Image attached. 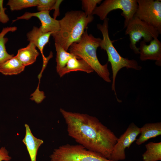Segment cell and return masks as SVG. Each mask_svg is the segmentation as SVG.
I'll return each instance as SVG.
<instances>
[{
	"mask_svg": "<svg viewBox=\"0 0 161 161\" xmlns=\"http://www.w3.org/2000/svg\"><path fill=\"white\" fill-rule=\"evenodd\" d=\"M39 54L36 46L30 42L26 47L19 49L16 56L26 66L34 63Z\"/></svg>",
	"mask_w": 161,
	"mask_h": 161,
	"instance_id": "obj_16",
	"label": "cell"
},
{
	"mask_svg": "<svg viewBox=\"0 0 161 161\" xmlns=\"http://www.w3.org/2000/svg\"><path fill=\"white\" fill-rule=\"evenodd\" d=\"M51 161H116L107 158L78 145L66 144L54 150Z\"/></svg>",
	"mask_w": 161,
	"mask_h": 161,
	"instance_id": "obj_5",
	"label": "cell"
},
{
	"mask_svg": "<svg viewBox=\"0 0 161 161\" xmlns=\"http://www.w3.org/2000/svg\"><path fill=\"white\" fill-rule=\"evenodd\" d=\"M63 1L61 0H56L52 8V10H54L53 18L55 19H56L57 17L59 16V7Z\"/></svg>",
	"mask_w": 161,
	"mask_h": 161,
	"instance_id": "obj_26",
	"label": "cell"
},
{
	"mask_svg": "<svg viewBox=\"0 0 161 161\" xmlns=\"http://www.w3.org/2000/svg\"><path fill=\"white\" fill-rule=\"evenodd\" d=\"M137 0H105L97 6L92 15H96L103 21L111 11L117 9L122 11L121 15L124 18V28L134 17L137 8Z\"/></svg>",
	"mask_w": 161,
	"mask_h": 161,
	"instance_id": "obj_7",
	"label": "cell"
},
{
	"mask_svg": "<svg viewBox=\"0 0 161 161\" xmlns=\"http://www.w3.org/2000/svg\"><path fill=\"white\" fill-rule=\"evenodd\" d=\"M78 71L88 73L94 71L91 67L84 60L74 56L69 60L65 66L58 74L61 77L70 72Z\"/></svg>",
	"mask_w": 161,
	"mask_h": 161,
	"instance_id": "obj_13",
	"label": "cell"
},
{
	"mask_svg": "<svg viewBox=\"0 0 161 161\" xmlns=\"http://www.w3.org/2000/svg\"><path fill=\"white\" fill-rule=\"evenodd\" d=\"M86 30L79 40L70 46L68 49L69 52L84 60L103 80L111 83L108 63L101 64L97 55V50L100 47L102 39L89 34Z\"/></svg>",
	"mask_w": 161,
	"mask_h": 161,
	"instance_id": "obj_3",
	"label": "cell"
},
{
	"mask_svg": "<svg viewBox=\"0 0 161 161\" xmlns=\"http://www.w3.org/2000/svg\"><path fill=\"white\" fill-rule=\"evenodd\" d=\"M17 29L16 27H7L3 28L0 32V64L12 58L13 54H10L7 52L5 44L8 40L7 37H5V35L9 32H13Z\"/></svg>",
	"mask_w": 161,
	"mask_h": 161,
	"instance_id": "obj_19",
	"label": "cell"
},
{
	"mask_svg": "<svg viewBox=\"0 0 161 161\" xmlns=\"http://www.w3.org/2000/svg\"><path fill=\"white\" fill-rule=\"evenodd\" d=\"M49 11H38L35 13L26 12L22 16L17 17L13 22L20 19L28 20L33 17L38 18L41 22L39 27L44 33L49 32L52 33L58 32L60 29L59 20L52 18L49 14Z\"/></svg>",
	"mask_w": 161,
	"mask_h": 161,
	"instance_id": "obj_10",
	"label": "cell"
},
{
	"mask_svg": "<svg viewBox=\"0 0 161 161\" xmlns=\"http://www.w3.org/2000/svg\"><path fill=\"white\" fill-rule=\"evenodd\" d=\"M140 133V128L134 123H131L126 131L118 138L109 159L116 161L125 160V149L129 148Z\"/></svg>",
	"mask_w": 161,
	"mask_h": 161,
	"instance_id": "obj_9",
	"label": "cell"
},
{
	"mask_svg": "<svg viewBox=\"0 0 161 161\" xmlns=\"http://www.w3.org/2000/svg\"><path fill=\"white\" fill-rule=\"evenodd\" d=\"M25 67L16 56L0 64V72L7 75H17L23 72Z\"/></svg>",
	"mask_w": 161,
	"mask_h": 161,
	"instance_id": "obj_17",
	"label": "cell"
},
{
	"mask_svg": "<svg viewBox=\"0 0 161 161\" xmlns=\"http://www.w3.org/2000/svg\"><path fill=\"white\" fill-rule=\"evenodd\" d=\"M60 111L69 136L86 148L109 159L118 138L113 131L95 117L62 108Z\"/></svg>",
	"mask_w": 161,
	"mask_h": 161,
	"instance_id": "obj_1",
	"label": "cell"
},
{
	"mask_svg": "<svg viewBox=\"0 0 161 161\" xmlns=\"http://www.w3.org/2000/svg\"><path fill=\"white\" fill-rule=\"evenodd\" d=\"M37 0H9L7 5L12 11L37 6Z\"/></svg>",
	"mask_w": 161,
	"mask_h": 161,
	"instance_id": "obj_21",
	"label": "cell"
},
{
	"mask_svg": "<svg viewBox=\"0 0 161 161\" xmlns=\"http://www.w3.org/2000/svg\"><path fill=\"white\" fill-rule=\"evenodd\" d=\"M125 34L129 37V47L135 54H139L137 42L142 38L145 43L150 42L154 38H158L160 33L154 27L134 16L126 27Z\"/></svg>",
	"mask_w": 161,
	"mask_h": 161,
	"instance_id": "obj_6",
	"label": "cell"
},
{
	"mask_svg": "<svg viewBox=\"0 0 161 161\" xmlns=\"http://www.w3.org/2000/svg\"><path fill=\"white\" fill-rule=\"evenodd\" d=\"M149 44L143 41L140 43L138 48L140 59L144 61L148 60L155 61V64L161 66V42L158 38H154Z\"/></svg>",
	"mask_w": 161,
	"mask_h": 161,
	"instance_id": "obj_11",
	"label": "cell"
},
{
	"mask_svg": "<svg viewBox=\"0 0 161 161\" xmlns=\"http://www.w3.org/2000/svg\"><path fill=\"white\" fill-rule=\"evenodd\" d=\"M4 161H10V160H5Z\"/></svg>",
	"mask_w": 161,
	"mask_h": 161,
	"instance_id": "obj_27",
	"label": "cell"
},
{
	"mask_svg": "<svg viewBox=\"0 0 161 161\" xmlns=\"http://www.w3.org/2000/svg\"><path fill=\"white\" fill-rule=\"evenodd\" d=\"M102 1V0H82V9L87 15H93L92 13L97 4H100Z\"/></svg>",
	"mask_w": 161,
	"mask_h": 161,
	"instance_id": "obj_22",
	"label": "cell"
},
{
	"mask_svg": "<svg viewBox=\"0 0 161 161\" xmlns=\"http://www.w3.org/2000/svg\"><path fill=\"white\" fill-rule=\"evenodd\" d=\"M55 1L56 0H37V10L38 11H50Z\"/></svg>",
	"mask_w": 161,
	"mask_h": 161,
	"instance_id": "obj_23",
	"label": "cell"
},
{
	"mask_svg": "<svg viewBox=\"0 0 161 161\" xmlns=\"http://www.w3.org/2000/svg\"><path fill=\"white\" fill-rule=\"evenodd\" d=\"M25 134L22 142L26 146L31 161H36L38 148L44 142L34 136L31 132L29 126L25 124Z\"/></svg>",
	"mask_w": 161,
	"mask_h": 161,
	"instance_id": "obj_14",
	"label": "cell"
},
{
	"mask_svg": "<svg viewBox=\"0 0 161 161\" xmlns=\"http://www.w3.org/2000/svg\"><path fill=\"white\" fill-rule=\"evenodd\" d=\"M141 134L136 140V144L140 145L150 139L161 135V123H147L140 128Z\"/></svg>",
	"mask_w": 161,
	"mask_h": 161,
	"instance_id": "obj_15",
	"label": "cell"
},
{
	"mask_svg": "<svg viewBox=\"0 0 161 161\" xmlns=\"http://www.w3.org/2000/svg\"><path fill=\"white\" fill-rule=\"evenodd\" d=\"M134 16L151 25L161 34V1L137 0Z\"/></svg>",
	"mask_w": 161,
	"mask_h": 161,
	"instance_id": "obj_8",
	"label": "cell"
},
{
	"mask_svg": "<svg viewBox=\"0 0 161 161\" xmlns=\"http://www.w3.org/2000/svg\"><path fill=\"white\" fill-rule=\"evenodd\" d=\"M11 159V157L6 148L4 147L0 148V161L10 160Z\"/></svg>",
	"mask_w": 161,
	"mask_h": 161,
	"instance_id": "obj_25",
	"label": "cell"
},
{
	"mask_svg": "<svg viewBox=\"0 0 161 161\" xmlns=\"http://www.w3.org/2000/svg\"><path fill=\"white\" fill-rule=\"evenodd\" d=\"M55 46L56 52V70L58 73L65 66L69 60L74 55L66 51L58 44L55 43Z\"/></svg>",
	"mask_w": 161,
	"mask_h": 161,
	"instance_id": "obj_20",
	"label": "cell"
},
{
	"mask_svg": "<svg viewBox=\"0 0 161 161\" xmlns=\"http://www.w3.org/2000/svg\"><path fill=\"white\" fill-rule=\"evenodd\" d=\"M52 33L51 32L44 33L39 28L35 26L27 34V40L33 44L40 50L43 58V66H46L49 60L52 56V53L48 58H46L43 52L44 47L49 42L50 37Z\"/></svg>",
	"mask_w": 161,
	"mask_h": 161,
	"instance_id": "obj_12",
	"label": "cell"
},
{
	"mask_svg": "<svg viewBox=\"0 0 161 161\" xmlns=\"http://www.w3.org/2000/svg\"><path fill=\"white\" fill-rule=\"evenodd\" d=\"M146 150L142 154L143 161H158L161 160V142H149L145 145Z\"/></svg>",
	"mask_w": 161,
	"mask_h": 161,
	"instance_id": "obj_18",
	"label": "cell"
},
{
	"mask_svg": "<svg viewBox=\"0 0 161 161\" xmlns=\"http://www.w3.org/2000/svg\"><path fill=\"white\" fill-rule=\"evenodd\" d=\"M93 19V15L87 16L82 11L67 12L59 20V31L51 35L55 43L59 44L67 51L72 44L79 40L88 24Z\"/></svg>",
	"mask_w": 161,
	"mask_h": 161,
	"instance_id": "obj_2",
	"label": "cell"
},
{
	"mask_svg": "<svg viewBox=\"0 0 161 161\" xmlns=\"http://www.w3.org/2000/svg\"><path fill=\"white\" fill-rule=\"evenodd\" d=\"M4 1L0 0V22L3 24L7 23L9 21V18L8 16L5 14V11L6 8L3 7Z\"/></svg>",
	"mask_w": 161,
	"mask_h": 161,
	"instance_id": "obj_24",
	"label": "cell"
},
{
	"mask_svg": "<svg viewBox=\"0 0 161 161\" xmlns=\"http://www.w3.org/2000/svg\"><path fill=\"white\" fill-rule=\"evenodd\" d=\"M109 18H106L103 20L102 24H99L97 25V27L101 32L103 37L100 47L106 51L108 56V62L111 64L112 73V90L114 92L117 101L119 102L120 100L117 98L115 89V79L118 72L124 67L137 70H140L142 68L136 60L124 58L118 52L109 36Z\"/></svg>",
	"mask_w": 161,
	"mask_h": 161,
	"instance_id": "obj_4",
	"label": "cell"
}]
</instances>
